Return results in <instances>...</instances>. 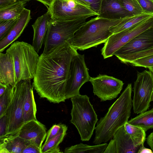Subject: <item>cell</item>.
Segmentation results:
<instances>
[{"label":"cell","instance_id":"cell-1","mask_svg":"<svg viewBox=\"0 0 153 153\" xmlns=\"http://www.w3.org/2000/svg\"><path fill=\"white\" fill-rule=\"evenodd\" d=\"M78 53L65 41L39 56L32 85L40 97L53 103L65 101L71 63Z\"/></svg>","mask_w":153,"mask_h":153},{"label":"cell","instance_id":"cell-2","mask_svg":"<svg viewBox=\"0 0 153 153\" xmlns=\"http://www.w3.org/2000/svg\"><path fill=\"white\" fill-rule=\"evenodd\" d=\"M132 91L131 84H128L105 115L97 122L93 141L95 145L108 142L115 132L128 121L133 106Z\"/></svg>","mask_w":153,"mask_h":153},{"label":"cell","instance_id":"cell-3","mask_svg":"<svg viewBox=\"0 0 153 153\" xmlns=\"http://www.w3.org/2000/svg\"><path fill=\"white\" fill-rule=\"evenodd\" d=\"M123 19L111 20L97 16L86 22L67 42L80 51L97 47L105 42L113 34L110 29L118 24Z\"/></svg>","mask_w":153,"mask_h":153},{"label":"cell","instance_id":"cell-4","mask_svg":"<svg viewBox=\"0 0 153 153\" xmlns=\"http://www.w3.org/2000/svg\"><path fill=\"white\" fill-rule=\"evenodd\" d=\"M6 52L10 56L13 62L16 84L21 80L34 78L39 56L32 45L17 41L12 43Z\"/></svg>","mask_w":153,"mask_h":153},{"label":"cell","instance_id":"cell-5","mask_svg":"<svg viewBox=\"0 0 153 153\" xmlns=\"http://www.w3.org/2000/svg\"><path fill=\"white\" fill-rule=\"evenodd\" d=\"M71 100L72 107L70 122L77 128L81 140L88 141L95 129L97 116L87 95L80 94L71 98Z\"/></svg>","mask_w":153,"mask_h":153},{"label":"cell","instance_id":"cell-6","mask_svg":"<svg viewBox=\"0 0 153 153\" xmlns=\"http://www.w3.org/2000/svg\"><path fill=\"white\" fill-rule=\"evenodd\" d=\"M89 17H82L69 20L51 19L44 41L43 53H46L71 38Z\"/></svg>","mask_w":153,"mask_h":153},{"label":"cell","instance_id":"cell-7","mask_svg":"<svg viewBox=\"0 0 153 153\" xmlns=\"http://www.w3.org/2000/svg\"><path fill=\"white\" fill-rule=\"evenodd\" d=\"M30 80H21L14 86L12 99L5 113L8 122V135L16 134L25 123L23 106Z\"/></svg>","mask_w":153,"mask_h":153},{"label":"cell","instance_id":"cell-8","mask_svg":"<svg viewBox=\"0 0 153 153\" xmlns=\"http://www.w3.org/2000/svg\"><path fill=\"white\" fill-rule=\"evenodd\" d=\"M133 109L137 114L146 111L153 97V73L150 71L137 72L134 82Z\"/></svg>","mask_w":153,"mask_h":153},{"label":"cell","instance_id":"cell-9","mask_svg":"<svg viewBox=\"0 0 153 153\" xmlns=\"http://www.w3.org/2000/svg\"><path fill=\"white\" fill-rule=\"evenodd\" d=\"M52 19L69 20L98 15L88 7L76 0H54L48 9Z\"/></svg>","mask_w":153,"mask_h":153},{"label":"cell","instance_id":"cell-10","mask_svg":"<svg viewBox=\"0 0 153 153\" xmlns=\"http://www.w3.org/2000/svg\"><path fill=\"white\" fill-rule=\"evenodd\" d=\"M153 27V16L133 27L111 36L101 49L104 59L111 57L119 49L136 36Z\"/></svg>","mask_w":153,"mask_h":153},{"label":"cell","instance_id":"cell-11","mask_svg":"<svg viewBox=\"0 0 153 153\" xmlns=\"http://www.w3.org/2000/svg\"><path fill=\"white\" fill-rule=\"evenodd\" d=\"M90 76L84 54L78 53L71 60L65 93L66 100L80 94L79 89L85 82L89 81Z\"/></svg>","mask_w":153,"mask_h":153},{"label":"cell","instance_id":"cell-12","mask_svg":"<svg viewBox=\"0 0 153 153\" xmlns=\"http://www.w3.org/2000/svg\"><path fill=\"white\" fill-rule=\"evenodd\" d=\"M89 81L93 86V92L101 101L111 100L120 93L124 84L123 81L106 75L99 74L91 77Z\"/></svg>","mask_w":153,"mask_h":153},{"label":"cell","instance_id":"cell-13","mask_svg":"<svg viewBox=\"0 0 153 153\" xmlns=\"http://www.w3.org/2000/svg\"><path fill=\"white\" fill-rule=\"evenodd\" d=\"M153 48V27L140 33L118 50L114 54L117 58Z\"/></svg>","mask_w":153,"mask_h":153},{"label":"cell","instance_id":"cell-14","mask_svg":"<svg viewBox=\"0 0 153 153\" xmlns=\"http://www.w3.org/2000/svg\"><path fill=\"white\" fill-rule=\"evenodd\" d=\"M139 148L134 146L123 126L114 133L104 153H135Z\"/></svg>","mask_w":153,"mask_h":153},{"label":"cell","instance_id":"cell-15","mask_svg":"<svg viewBox=\"0 0 153 153\" xmlns=\"http://www.w3.org/2000/svg\"><path fill=\"white\" fill-rule=\"evenodd\" d=\"M17 134L40 148L47 135L45 126L37 120L25 123Z\"/></svg>","mask_w":153,"mask_h":153},{"label":"cell","instance_id":"cell-16","mask_svg":"<svg viewBox=\"0 0 153 153\" xmlns=\"http://www.w3.org/2000/svg\"><path fill=\"white\" fill-rule=\"evenodd\" d=\"M97 16L109 19L116 20L132 15L124 8L121 0H102Z\"/></svg>","mask_w":153,"mask_h":153},{"label":"cell","instance_id":"cell-17","mask_svg":"<svg viewBox=\"0 0 153 153\" xmlns=\"http://www.w3.org/2000/svg\"><path fill=\"white\" fill-rule=\"evenodd\" d=\"M31 19L30 10L25 8L7 34L0 40V52H2L21 35Z\"/></svg>","mask_w":153,"mask_h":153},{"label":"cell","instance_id":"cell-18","mask_svg":"<svg viewBox=\"0 0 153 153\" xmlns=\"http://www.w3.org/2000/svg\"><path fill=\"white\" fill-rule=\"evenodd\" d=\"M51 19L49 11L39 17L32 25L33 36L32 45L38 53L43 44L44 41Z\"/></svg>","mask_w":153,"mask_h":153},{"label":"cell","instance_id":"cell-19","mask_svg":"<svg viewBox=\"0 0 153 153\" xmlns=\"http://www.w3.org/2000/svg\"><path fill=\"white\" fill-rule=\"evenodd\" d=\"M0 83L14 86L16 74L12 59L7 52L0 53Z\"/></svg>","mask_w":153,"mask_h":153},{"label":"cell","instance_id":"cell-20","mask_svg":"<svg viewBox=\"0 0 153 153\" xmlns=\"http://www.w3.org/2000/svg\"><path fill=\"white\" fill-rule=\"evenodd\" d=\"M0 145L5 149L8 153H22L31 142L18 136L17 134L8 135L0 138Z\"/></svg>","mask_w":153,"mask_h":153},{"label":"cell","instance_id":"cell-21","mask_svg":"<svg viewBox=\"0 0 153 153\" xmlns=\"http://www.w3.org/2000/svg\"><path fill=\"white\" fill-rule=\"evenodd\" d=\"M153 16V14L143 13L140 15L125 18L117 25L111 27L110 31L113 34L129 29Z\"/></svg>","mask_w":153,"mask_h":153},{"label":"cell","instance_id":"cell-22","mask_svg":"<svg viewBox=\"0 0 153 153\" xmlns=\"http://www.w3.org/2000/svg\"><path fill=\"white\" fill-rule=\"evenodd\" d=\"M36 107L33 91V87L29 84L23 106V118L25 123L33 120H37Z\"/></svg>","mask_w":153,"mask_h":153},{"label":"cell","instance_id":"cell-23","mask_svg":"<svg viewBox=\"0 0 153 153\" xmlns=\"http://www.w3.org/2000/svg\"><path fill=\"white\" fill-rule=\"evenodd\" d=\"M27 2L19 1L0 9V21L18 18Z\"/></svg>","mask_w":153,"mask_h":153},{"label":"cell","instance_id":"cell-24","mask_svg":"<svg viewBox=\"0 0 153 153\" xmlns=\"http://www.w3.org/2000/svg\"><path fill=\"white\" fill-rule=\"evenodd\" d=\"M108 144L106 143L90 146L82 143L66 148L65 153H104Z\"/></svg>","mask_w":153,"mask_h":153},{"label":"cell","instance_id":"cell-25","mask_svg":"<svg viewBox=\"0 0 153 153\" xmlns=\"http://www.w3.org/2000/svg\"><path fill=\"white\" fill-rule=\"evenodd\" d=\"M130 124L139 127L146 132L153 128V108L145 111L128 121Z\"/></svg>","mask_w":153,"mask_h":153},{"label":"cell","instance_id":"cell-26","mask_svg":"<svg viewBox=\"0 0 153 153\" xmlns=\"http://www.w3.org/2000/svg\"><path fill=\"white\" fill-rule=\"evenodd\" d=\"M126 132L130 136L135 147H140L144 143L146 134L144 130L140 127L133 126L128 122L124 126Z\"/></svg>","mask_w":153,"mask_h":153},{"label":"cell","instance_id":"cell-27","mask_svg":"<svg viewBox=\"0 0 153 153\" xmlns=\"http://www.w3.org/2000/svg\"><path fill=\"white\" fill-rule=\"evenodd\" d=\"M67 129L68 127L65 125L61 124V128L57 134L42 146V153H48L51 150L59 147L66 134Z\"/></svg>","mask_w":153,"mask_h":153},{"label":"cell","instance_id":"cell-28","mask_svg":"<svg viewBox=\"0 0 153 153\" xmlns=\"http://www.w3.org/2000/svg\"><path fill=\"white\" fill-rule=\"evenodd\" d=\"M14 87L8 85L6 91L0 96V117L5 114L11 102L13 95Z\"/></svg>","mask_w":153,"mask_h":153},{"label":"cell","instance_id":"cell-29","mask_svg":"<svg viewBox=\"0 0 153 153\" xmlns=\"http://www.w3.org/2000/svg\"><path fill=\"white\" fill-rule=\"evenodd\" d=\"M153 54V48L146 51L119 57L118 58L125 64L129 63L135 59Z\"/></svg>","mask_w":153,"mask_h":153},{"label":"cell","instance_id":"cell-30","mask_svg":"<svg viewBox=\"0 0 153 153\" xmlns=\"http://www.w3.org/2000/svg\"><path fill=\"white\" fill-rule=\"evenodd\" d=\"M124 8L132 16L140 15L143 13L136 0H121Z\"/></svg>","mask_w":153,"mask_h":153},{"label":"cell","instance_id":"cell-31","mask_svg":"<svg viewBox=\"0 0 153 153\" xmlns=\"http://www.w3.org/2000/svg\"><path fill=\"white\" fill-rule=\"evenodd\" d=\"M17 19L0 21V40L7 34Z\"/></svg>","mask_w":153,"mask_h":153},{"label":"cell","instance_id":"cell-32","mask_svg":"<svg viewBox=\"0 0 153 153\" xmlns=\"http://www.w3.org/2000/svg\"><path fill=\"white\" fill-rule=\"evenodd\" d=\"M129 64L133 66L148 68L153 65V54L135 59Z\"/></svg>","mask_w":153,"mask_h":153},{"label":"cell","instance_id":"cell-33","mask_svg":"<svg viewBox=\"0 0 153 153\" xmlns=\"http://www.w3.org/2000/svg\"><path fill=\"white\" fill-rule=\"evenodd\" d=\"M88 7L98 14L102 0H76Z\"/></svg>","mask_w":153,"mask_h":153},{"label":"cell","instance_id":"cell-34","mask_svg":"<svg viewBox=\"0 0 153 153\" xmlns=\"http://www.w3.org/2000/svg\"><path fill=\"white\" fill-rule=\"evenodd\" d=\"M143 13L153 14V0H136Z\"/></svg>","mask_w":153,"mask_h":153},{"label":"cell","instance_id":"cell-35","mask_svg":"<svg viewBox=\"0 0 153 153\" xmlns=\"http://www.w3.org/2000/svg\"><path fill=\"white\" fill-rule=\"evenodd\" d=\"M8 122L7 118L5 114L0 117V138L8 135Z\"/></svg>","mask_w":153,"mask_h":153},{"label":"cell","instance_id":"cell-36","mask_svg":"<svg viewBox=\"0 0 153 153\" xmlns=\"http://www.w3.org/2000/svg\"><path fill=\"white\" fill-rule=\"evenodd\" d=\"M61 124L53 125L48 131L46 139L44 143H45L51 139L56 136L59 132L61 128Z\"/></svg>","mask_w":153,"mask_h":153},{"label":"cell","instance_id":"cell-37","mask_svg":"<svg viewBox=\"0 0 153 153\" xmlns=\"http://www.w3.org/2000/svg\"><path fill=\"white\" fill-rule=\"evenodd\" d=\"M22 153H42L41 148L31 143L22 151Z\"/></svg>","mask_w":153,"mask_h":153},{"label":"cell","instance_id":"cell-38","mask_svg":"<svg viewBox=\"0 0 153 153\" xmlns=\"http://www.w3.org/2000/svg\"><path fill=\"white\" fill-rule=\"evenodd\" d=\"M37 0H0V9L19 1H28Z\"/></svg>","mask_w":153,"mask_h":153},{"label":"cell","instance_id":"cell-39","mask_svg":"<svg viewBox=\"0 0 153 153\" xmlns=\"http://www.w3.org/2000/svg\"><path fill=\"white\" fill-rule=\"evenodd\" d=\"M137 153H153V152L150 149L145 148L144 146V143L142 144L137 152Z\"/></svg>","mask_w":153,"mask_h":153},{"label":"cell","instance_id":"cell-40","mask_svg":"<svg viewBox=\"0 0 153 153\" xmlns=\"http://www.w3.org/2000/svg\"><path fill=\"white\" fill-rule=\"evenodd\" d=\"M146 141L147 144L153 152V132L148 136L146 138Z\"/></svg>","mask_w":153,"mask_h":153},{"label":"cell","instance_id":"cell-41","mask_svg":"<svg viewBox=\"0 0 153 153\" xmlns=\"http://www.w3.org/2000/svg\"><path fill=\"white\" fill-rule=\"evenodd\" d=\"M54 0H37V1L42 3L45 5L48 9Z\"/></svg>","mask_w":153,"mask_h":153},{"label":"cell","instance_id":"cell-42","mask_svg":"<svg viewBox=\"0 0 153 153\" xmlns=\"http://www.w3.org/2000/svg\"><path fill=\"white\" fill-rule=\"evenodd\" d=\"M7 85L0 83V96L2 95L6 90Z\"/></svg>","mask_w":153,"mask_h":153},{"label":"cell","instance_id":"cell-43","mask_svg":"<svg viewBox=\"0 0 153 153\" xmlns=\"http://www.w3.org/2000/svg\"><path fill=\"white\" fill-rule=\"evenodd\" d=\"M48 153H63V152L60 151L59 146L54 149L48 152Z\"/></svg>","mask_w":153,"mask_h":153},{"label":"cell","instance_id":"cell-44","mask_svg":"<svg viewBox=\"0 0 153 153\" xmlns=\"http://www.w3.org/2000/svg\"><path fill=\"white\" fill-rule=\"evenodd\" d=\"M153 73V65L148 68Z\"/></svg>","mask_w":153,"mask_h":153},{"label":"cell","instance_id":"cell-45","mask_svg":"<svg viewBox=\"0 0 153 153\" xmlns=\"http://www.w3.org/2000/svg\"><path fill=\"white\" fill-rule=\"evenodd\" d=\"M152 101H153V99H152Z\"/></svg>","mask_w":153,"mask_h":153}]
</instances>
